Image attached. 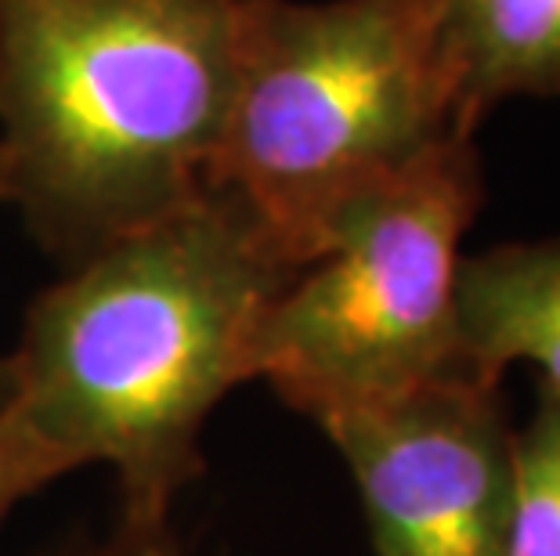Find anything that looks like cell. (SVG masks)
Masks as SVG:
<instances>
[{
  "label": "cell",
  "mask_w": 560,
  "mask_h": 556,
  "mask_svg": "<svg viewBox=\"0 0 560 556\" xmlns=\"http://www.w3.org/2000/svg\"><path fill=\"white\" fill-rule=\"evenodd\" d=\"M243 0H0V203L83 260L210 188Z\"/></svg>",
  "instance_id": "2"
},
{
  "label": "cell",
  "mask_w": 560,
  "mask_h": 556,
  "mask_svg": "<svg viewBox=\"0 0 560 556\" xmlns=\"http://www.w3.org/2000/svg\"><path fill=\"white\" fill-rule=\"evenodd\" d=\"M459 127L441 0H243L235 87L210 188L232 192L290 268L332 221Z\"/></svg>",
  "instance_id": "3"
},
{
  "label": "cell",
  "mask_w": 560,
  "mask_h": 556,
  "mask_svg": "<svg viewBox=\"0 0 560 556\" xmlns=\"http://www.w3.org/2000/svg\"><path fill=\"white\" fill-rule=\"evenodd\" d=\"M73 470L77 466L51 441H44L11 401L0 409V524L22 499Z\"/></svg>",
  "instance_id": "9"
},
{
  "label": "cell",
  "mask_w": 560,
  "mask_h": 556,
  "mask_svg": "<svg viewBox=\"0 0 560 556\" xmlns=\"http://www.w3.org/2000/svg\"><path fill=\"white\" fill-rule=\"evenodd\" d=\"M463 369L499 383L514 362H535L560 398V239L510 242L467 257L456 282Z\"/></svg>",
  "instance_id": "6"
},
{
  "label": "cell",
  "mask_w": 560,
  "mask_h": 556,
  "mask_svg": "<svg viewBox=\"0 0 560 556\" xmlns=\"http://www.w3.org/2000/svg\"><path fill=\"white\" fill-rule=\"evenodd\" d=\"M459 127L514 94H560V0H441Z\"/></svg>",
  "instance_id": "7"
},
{
  "label": "cell",
  "mask_w": 560,
  "mask_h": 556,
  "mask_svg": "<svg viewBox=\"0 0 560 556\" xmlns=\"http://www.w3.org/2000/svg\"><path fill=\"white\" fill-rule=\"evenodd\" d=\"M362 495L380 556H503L514 448L499 383L438 376L318 419Z\"/></svg>",
  "instance_id": "5"
},
{
  "label": "cell",
  "mask_w": 560,
  "mask_h": 556,
  "mask_svg": "<svg viewBox=\"0 0 560 556\" xmlns=\"http://www.w3.org/2000/svg\"><path fill=\"white\" fill-rule=\"evenodd\" d=\"M293 275L240 199L207 188L33 300L11 405L77 470L113 466L120 513L171 517L210 412L257 380L260 322Z\"/></svg>",
  "instance_id": "1"
},
{
  "label": "cell",
  "mask_w": 560,
  "mask_h": 556,
  "mask_svg": "<svg viewBox=\"0 0 560 556\" xmlns=\"http://www.w3.org/2000/svg\"><path fill=\"white\" fill-rule=\"evenodd\" d=\"M171 524H174L171 517L152 520V517L116 513V520L105 531L66 539L58 546H47L37 556H188Z\"/></svg>",
  "instance_id": "10"
},
{
  "label": "cell",
  "mask_w": 560,
  "mask_h": 556,
  "mask_svg": "<svg viewBox=\"0 0 560 556\" xmlns=\"http://www.w3.org/2000/svg\"><path fill=\"white\" fill-rule=\"evenodd\" d=\"M503 556H560V398L539 387V409L514 448V513Z\"/></svg>",
  "instance_id": "8"
},
{
  "label": "cell",
  "mask_w": 560,
  "mask_h": 556,
  "mask_svg": "<svg viewBox=\"0 0 560 556\" xmlns=\"http://www.w3.org/2000/svg\"><path fill=\"white\" fill-rule=\"evenodd\" d=\"M15 394V372H11V358H0V409Z\"/></svg>",
  "instance_id": "11"
},
{
  "label": "cell",
  "mask_w": 560,
  "mask_h": 556,
  "mask_svg": "<svg viewBox=\"0 0 560 556\" xmlns=\"http://www.w3.org/2000/svg\"><path fill=\"white\" fill-rule=\"evenodd\" d=\"M470 138H445L340 210L326 246L268 307L257 380L315 423L467 372L459 242L481 206Z\"/></svg>",
  "instance_id": "4"
}]
</instances>
